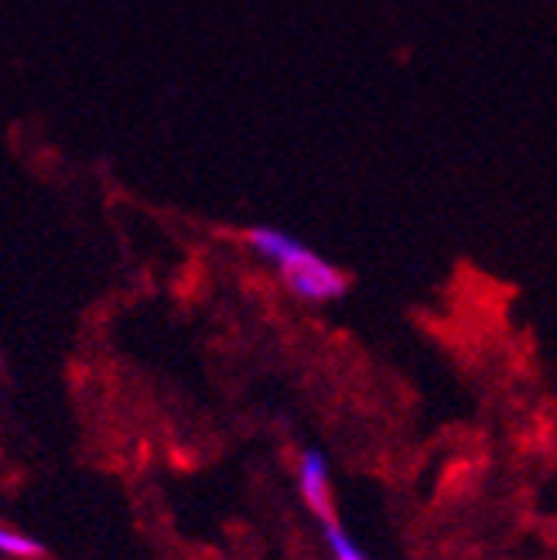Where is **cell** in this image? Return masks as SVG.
I'll return each instance as SVG.
<instances>
[{
  "mask_svg": "<svg viewBox=\"0 0 557 560\" xmlns=\"http://www.w3.org/2000/svg\"><path fill=\"white\" fill-rule=\"evenodd\" d=\"M277 273H281L285 288H288L294 298L312 301V304H318V301H336V298H343L346 288H349V277H346L339 267L325 264L312 246L304 249V254H298L291 264L277 267Z\"/></svg>",
  "mask_w": 557,
  "mask_h": 560,
  "instance_id": "cell-1",
  "label": "cell"
},
{
  "mask_svg": "<svg viewBox=\"0 0 557 560\" xmlns=\"http://www.w3.org/2000/svg\"><path fill=\"white\" fill-rule=\"evenodd\" d=\"M298 486H301V499L309 502V510L318 520H332V482H328V462L322 452H304L301 465H298Z\"/></svg>",
  "mask_w": 557,
  "mask_h": 560,
  "instance_id": "cell-2",
  "label": "cell"
},
{
  "mask_svg": "<svg viewBox=\"0 0 557 560\" xmlns=\"http://www.w3.org/2000/svg\"><path fill=\"white\" fill-rule=\"evenodd\" d=\"M325 540H328V550H332V557H336V560H370L363 550H359V547L349 540V534H346V529H343L336 520H328V523H325Z\"/></svg>",
  "mask_w": 557,
  "mask_h": 560,
  "instance_id": "cell-3",
  "label": "cell"
},
{
  "mask_svg": "<svg viewBox=\"0 0 557 560\" xmlns=\"http://www.w3.org/2000/svg\"><path fill=\"white\" fill-rule=\"evenodd\" d=\"M0 553H4V557H38L42 544H35L32 537L14 534V529L0 526Z\"/></svg>",
  "mask_w": 557,
  "mask_h": 560,
  "instance_id": "cell-4",
  "label": "cell"
}]
</instances>
